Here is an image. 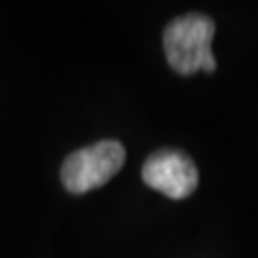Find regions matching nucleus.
Returning <instances> with one entry per match:
<instances>
[{
  "mask_svg": "<svg viewBox=\"0 0 258 258\" xmlns=\"http://www.w3.org/2000/svg\"><path fill=\"white\" fill-rule=\"evenodd\" d=\"M125 164V147L116 140H101L84 147L62 161L60 179L71 194H86L106 185Z\"/></svg>",
  "mask_w": 258,
  "mask_h": 258,
  "instance_id": "2",
  "label": "nucleus"
},
{
  "mask_svg": "<svg viewBox=\"0 0 258 258\" xmlns=\"http://www.w3.org/2000/svg\"><path fill=\"white\" fill-rule=\"evenodd\" d=\"M215 35V22L203 13H187L172 20L164 30V50L168 64L181 76L196 71L213 74L217 60L211 43Z\"/></svg>",
  "mask_w": 258,
  "mask_h": 258,
  "instance_id": "1",
  "label": "nucleus"
},
{
  "mask_svg": "<svg viewBox=\"0 0 258 258\" xmlns=\"http://www.w3.org/2000/svg\"><path fill=\"white\" fill-rule=\"evenodd\" d=\"M142 179L149 187L161 191L172 200L191 196L198 187V170L189 155L174 149H161L147 157Z\"/></svg>",
  "mask_w": 258,
  "mask_h": 258,
  "instance_id": "3",
  "label": "nucleus"
}]
</instances>
